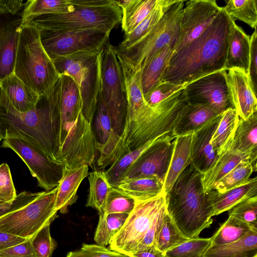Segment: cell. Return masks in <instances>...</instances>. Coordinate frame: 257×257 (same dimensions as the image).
I'll return each mask as SVG.
<instances>
[{
  "label": "cell",
  "instance_id": "obj_1",
  "mask_svg": "<svg viewBox=\"0 0 257 257\" xmlns=\"http://www.w3.org/2000/svg\"><path fill=\"white\" fill-rule=\"evenodd\" d=\"M232 21L221 7L217 16L196 39L173 53L161 79L186 85L224 69L228 35Z\"/></svg>",
  "mask_w": 257,
  "mask_h": 257
},
{
  "label": "cell",
  "instance_id": "obj_2",
  "mask_svg": "<svg viewBox=\"0 0 257 257\" xmlns=\"http://www.w3.org/2000/svg\"><path fill=\"white\" fill-rule=\"evenodd\" d=\"M59 91L53 88L37 105L24 112L18 111L0 87V132L3 140L22 137L39 148L49 158L58 162L56 136L59 124ZM59 163V162H58Z\"/></svg>",
  "mask_w": 257,
  "mask_h": 257
},
{
  "label": "cell",
  "instance_id": "obj_3",
  "mask_svg": "<svg viewBox=\"0 0 257 257\" xmlns=\"http://www.w3.org/2000/svg\"><path fill=\"white\" fill-rule=\"evenodd\" d=\"M203 174L189 165L166 194V210L181 233L199 237L213 222V208L202 184Z\"/></svg>",
  "mask_w": 257,
  "mask_h": 257
},
{
  "label": "cell",
  "instance_id": "obj_4",
  "mask_svg": "<svg viewBox=\"0 0 257 257\" xmlns=\"http://www.w3.org/2000/svg\"><path fill=\"white\" fill-rule=\"evenodd\" d=\"M13 72L40 96L47 95L60 77L42 45L40 29L30 22L21 27Z\"/></svg>",
  "mask_w": 257,
  "mask_h": 257
},
{
  "label": "cell",
  "instance_id": "obj_5",
  "mask_svg": "<svg viewBox=\"0 0 257 257\" xmlns=\"http://www.w3.org/2000/svg\"><path fill=\"white\" fill-rule=\"evenodd\" d=\"M187 103L183 89L153 107L148 105L126 121V148L132 151L159 138L172 136L174 126Z\"/></svg>",
  "mask_w": 257,
  "mask_h": 257
},
{
  "label": "cell",
  "instance_id": "obj_6",
  "mask_svg": "<svg viewBox=\"0 0 257 257\" xmlns=\"http://www.w3.org/2000/svg\"><path fill=\"white\" fill-rule=\"evenodd\" d=\"M102 49L79 52L53 61L59 75H69L76 82L81 97L82 113L90 124L101 89Z\"/></svg>",
  "mask_w": 257,
  "mask_h": 257
},
{
  "label": "cell",
  "instance_id": "obj_7",
  "mask_svg": "<svg viewBox=\"0 0 257 257\" xmlns=\"http://www.w3.org/2000/svg\"><path fill=\"white\" fill-rule=\"evenodd\" d=\"M184 2L177 1L159 22L133 45L123 50L115 49L117 58L130 67H141L153 54L166 46L170 45L174 49L179 39L180 21Z\"/></svg>",
  "mask_w": 257,
  "mask_h": 257
},
{
  "label": "cell",
  "instance_id": "obj_8",
  "mask_svg": "<svg viewBox=\"0 0 257 257\" xmlns=\"http://www.w3.org/2000/svg\"><path fill=\"white\" fill-rule=\"evenodd\" d=\"M72 12L46 15L33 19L30 23L39 29L52 30L98 29L111 30L121 20V11L114 3L99 7L74 6Z\"/></svg>",
  "mask_w": 257,
  "mask_h": 257
},
{
  "label": "cell",
  "instance_id": "obj_9",
  "mask_svg": "<svg viewBox=\"0 0 257 257\" xmlns=\"http://www.w3.org/2000/svg\"><path fill=\"white\" fill-rule=\"evenodd\" d=\"M100 95L115 127L124 133L127 104L123 75L115 47L109 43L101 52Z\"/></svg>",
  "mask_w": 257,
  "mask_h": 257
},
{
  "label": "cell",
  "instance_id": "obj_10",
  "mask_svg": "<svg viewBox=\"0 0 257 257\" xmlns=\"http://www.w3.org/2000/svg\"><path fill=\"white\" fill-rule=\"evenodd\" d=\"M166 210V194L163 192L149 199L136 200L134 209L111 240L109 248L130 256L136 252L148 230Z\"/></svg>",
  "mask_w": 257,
  "mask_h": 257
},
{
  "label": "cell",
  "instance_id": "obj_11",
  "mask_svg": "<svg viewBox=\"0 0 257 257\" xmlns=\"http://www.w3.org/2000/svg\"><path fill=\"white\" fill-rule=\"evenodd\" d=\"M57 186L24 207L0 218V231L27 239L32 238L56 217L55 204Z\"/></svg>",
  "mask_w": 257,
  "mask_h": 257
},
{
  "label": "cell",
  "instance_id": "obj_12",
  "mask_svg": "<svg viewBox=\"0 0 257 257\" xmlns=\"http://www.w3.org/2000/svg\"><path fill=\"white\" fill-rule=\"evenodd\" d=\"M40 29L41 43L52 61L79 52L100 50L108 43L110 33L98 29Z\"/></svg>",
  "mask_w": 257,
  "mask_h": 257
},
{
  "label": "cell",
  "instance_id": "obj_13",
  "mask_svg": "<svg viewBox=\"0 0 257 257\" xmlns=\"http://www.w3.org/2000/svg\"><path fill=\"white\" fill-rule=\"evenodd\" d=\"M2 146L14 151L24 161L38 185L45 191L58 186L62 178L64 166L49 158L39 148L20 137L3 139Z\"/></svg>",
  "mask_w": 257,
  "mask_h": 257
},
{
  "label": "cell",
  "instance_id": "obj_14",
  "mask_svg": "<svg viewBox=\"0 0 257 257\" xmlns=\"http://www.w3.org/2000/svg\"><path fill=\"white\" fill-rule=\"evenodd\" d=\"M226 74L223 69L188 83L184 89L188 102L207 105L219 113L231 107Z\"/></svg>",
  "mask_w": 257,
  "mask_h": 257
},
{
  "label": "cell",
  "instance_id": "obj_15",
  "mask_svg": "<svg viewBox=\"0 0 257 257\" xmlns=\"http://www.w3.org/2000/svg\"><path fill=\"white\" fill-rule=\"evenodd\" d=\"M221 8L215 0L187 1L182 12L179 39L173 54L197 38L212 22Z\"/></svg>",
  "mask_w": 257,
  "mask_h": 257
},
{
  "label": "cell",
  "instance_id": "obj_16",
  "mask_svg": "<svg viewBox=\"0 0 257 257\" xmlns=\"http://www.w3.org/2000/svg\"><path fill=\"white\" fill-rule=\"evenodd\" d=\"M174 139L169 135L157 140L133 163L123 180L154 177L164 184L173 153Z\"/></svg>",
  "mask_w": 257,
  "mask_h": 257
},
{
  "label": "cell",
  "instance_id": "obj_17",
  "mask_svg": "<svg viewBox=\"0 0 257 257\" xmlns=\"http://www.w3.org/2000/svg\"><path fill=\"white\" fill-rule=\"evenodd\" d=\"M227 71L226 81L231 107L239 118L246 120L257 112L256 94L248 74L237 68Z\"/></svg>",
  "mask_w": 257,
  "mask_h": 257
},
{
  "label": "cell",
  "instance_id": "obj_18",
  "mask_svg": "<svg viewBox=\"0 0 257 257\" xmlns=\"http://www.w3.org/2000/svg\"><path fill=\"white\" fill-rule=\"evenodd\" d=\"M22 25V13L0 15V81L14 71Z\"/></svg>",
  "mask_w": 257,
  "mask_h": 257
},
{
  "label": "cell",
  "instance_id": "obj_19",
  "mask_svg": "<svg viewBox=\"0 0 257 257\" xmlns=\"http://www.w3.org/2000/svg\"><path fill=\"white\" fill-rule=\"evenodd\" d=\"M221 114L192 134L190 165L203 175L208 170L217 156L210 140L219 123Z\"/></svg>",
  "mask_w": 257,
  "mask_h": 257
},
{
  "label": "cell",
  "instance_id": "obj_20",
  "mask_svg": "<svg viewBox=\"0 0 257 257\" xmlns=\"http://www.w3.org/2000/svg\"><path fill=\"white\" fill-rule=\"evenodd\" d=\"M231 146L222 149L210 168L203 175L202 181L205 192L213 190L216 184L240 163H256L257 156L235 152L231 149Z\"/></svg>",
  "mask_w": 257,
  "mask_h": 257
},
{
  "label": "cell",
  "instance_id": "obj_21",
  "mask_svg": "<svg viewBox=\"0 0 257 257\" xmlns=\"http://www.w3.org/2000/svg\"><path fill=\"white\" fill-rule=\"evenodd\" d=\"M250 36L232 21L228 35L224 70L237 68L248 74Z\"/></svg>",
  "mask_w": 257,
  "mask_h": 257
},
{
  "label": "cell",
  "instance_id": "obj_22",
  "mask_svg": "<svg viewBox=\"0 0 257 257\" xmlns=\"http://www.w3.org/2000/svg\"><path fill=\"white\" fill-rule=\"evenodd\" d=\"M220 114L207 105L188 102L174 126L172 136L192 134Z\"/></svg>",
  "mask_w": 257,
  "mask_h": 257
},
{
  "label": "cell",
  "instance_id": "obj_23",
  "mask_svg": "<svg viewBox=\"0 0 257 257\" xmlns=\"http://www.w3.org/2000/svg\"><path fill=\"white\" fill-rule=\"evenodd\" d=\"M214 216L228 211L240 202L257 195V178L249 179L237 187L220 193L212 190L206 192Z\"/></svg>",
  "mask_w": 257,
  "mask_h": 257
},
{
  "label": "cell",
  "instance_id": "obj_24",
  "mask_svg": "<svg viewBox=\"0 0 257 257\" xmlns=\"http://www.w3.org/2000/svg\"><path fill=\"white\" fill-rule=\"evenodd\" d=\"M88 166L82 165L71 169L65 168L63 175L58 185L55 209L66 213L69 206L77 198V192L80 184L88 175Z\"/></svg>",
  "mask_w": 257,
  "mask_h": 257
},
{
  "label": "cell",
  "instance_id": "obj_25",
  "mask_svg": "<svg viewBox=\"0 0 257 257\" xmlns=\"http://www.w3.org/2000/svg\"><path fill=\"white\" fill-rule=\"evenodd\" d=\"M0 87L5 92L13 106L22 112L33 108L42 97L25 84L14 72L0 81Z\"/></svg>",
  "mask_w": 257,
  "mask_h": 257
},
{
  "label": "cell",
  "instance_id": "obj_26",
  "mask_svg": "<svg viewBox=\"0 0 257 257\" xmlns=\"http://www.w3.org/2000/svg\"><path fill=\"white\" fill-rule=\"evenodd\" d=\"M173 47L167 45L156 52L141 66V78L144 96L160 81L173 54Z\"/></svg>",
  "mask_w": 257,
  "mask_h": 257
},
{
  "label": "cell",
  "instance_id": "obj_27",
  "mask_svg": "<svg viewBox=\"0 0 257 257\" xmlns=\"http://www.w3.org/2000/svg\"><path fill=\"white\" fill-rule=\"evenodd\" d=\"M192 134L178 136L174 140L173 153L163 187V192L165 194L169 191L178 177L191 164Z\"/></svg>",
  "mask_w": 257,
  "mask_h": 257
},
{
  "label": "cell",
  "instance_id": "obj_28",
  "mask_svg": "<svg viewBox=\"0 0 257 257\" xmlns=\"http://www.w3.org/2000/svg\"><path fill=\"white\" fill-rule=\"evenodd\" d=\"M257 256V229L235 241L209 246L202 257H255Z\"/></svg>",
  "mask_w": 257,
  "mask_h": 257
},
{
  "label": "cell",
  "instance_id": "obj_29",
  "mask_svg": "<svg viewBox=\"0 0 257 257\" xmlns=\"http://www.w3.org/2000/svg\"><path fill=\"white\" fill-rule=\"evenodd\" d=\"M159 0H113L121 11V28L131 33L153 11Z\"/></svg>",
  "mask_w": 257,
  "mask_h": 257
},
{
  "label": "cell",
  "instance_id": "obj_30",
  "mask_svg": "<svg viewBox=\"0 0 257 257\" xmlns=\"http://www.w3.org/2000/svg\"><path fill=\"white\" fill-rule=\"evenodd\" d=\"M122 69L127 98V117L148 105L142 90L140 66L131 67L118 58Z\"/></svg>",
  "mask_w": 257,
  "mask_h": 257
},
{
  "label": "cell",
  "instance_id": "obj_31",
  "mask_svg": "<svg viewBox=\"0 0 257 257\" xmlns=\"http://www.w3.org/2000/svg\"><path fill=\"white\" fill-rule=\"evenodd\" d=\"M59 81L60 118L79 115L82 113V100L76 82L67 74H60Z\"/></svg>",
  "mask_w": 257,
  "mask_h": 257
},
{
  "label": "cell",
  "instance_id": "obj_32",
  "mask_svg": "<svg viewBox=\"0 0 257 257\" xmlns=\"http://www.w3.org/2000/svg\"><path fill=\"white\" fill-rule=\"evenodd\" d=\"M231 149L237 152L257 156V112L248 118H239Z\"/></svg>",
  "mask_w": 257,
  "mask_h": 257
},
{
  "label": "cell",
  "instance_id": "obj_33",
  "mask_svg": "<svg viewBox=\"0 0 257 257\" xmlns=\"http://www.w3.org/2000/svg\"><path fill=\"white\" fill-rule=\"evenodd\" d=\"M177 1L159 0L151 13L130 34L124 35L116 50L126 49L145 36L161 20L164 14Z\"/></svg>",
  "mask_w": 257,
  "mask_h": 257
},
{
  "label": "cell",
  "instance_id": "obj_34",
  "mask_svg": "<svg viewBox=\"0 0 257 257\" xmlns=\"http://www.w3.org/2000/svg\"><path fill=\"white\" fill-rule=\"evenodd\" d=\"M75 7L70 0H31L27 1L22 12L23 25L43 15L72 12Z\"/></svg>",
  "mask_w": 257,
  "mask_h": 257
},
{
  "label": "cell",
  "instance_id": "obj_35",
  "mask_svg": "<svg viewBox=\"0 0 257 257\" xmlns=\"http://www.w3.org/2000/svg\"><path fill=\"white\" fill-rule=\"evenodd\" d=\"M163 187L156 178L143 177L123 180L114 187L135 200H144L163 193Z\"/></svg>",
  "mask_w": 257,
  "mask_h": 257
},
{
  "label": "cell",
  "instance_id": "obj_36",
  "mask_svg": "<svg viewBox=\"0 0 257 257\" xmlns=\"http://www.w3.org/2000/svg\"><path fill=\"white\" fill-rule=\"evenodd\" d=\"M239 119L235 109L232 107L221 113L219 123L210 140L217 155L223 148L232 144Z\"/></svg>",
  "mask_w": 257,
  "mask_h": 257
},
{
  "label": "cell",
  "instance_id": "obj_37",
  "mask_svg": "<svg viewBox=\"0 0 257 257\" xmlns=\"http://www.w3.org/2000/svg\"><path fill=\"white\" fill-rule=\"evenodd\" d=\"M158 139L146 144L140 148L132 151L128 150L121 154L117 158L109 168L104 171L105 176L111 186L113 187L116 186L124 179L133 163Z\"/></svg>",
  "mask_w": 257,
  "mask_h": 257
},
{
  "label": "cell",
  "instance_id": "obj_38",
  "mask_svg": "<svg viewBox=\"0 0 257 257\" xmlns=\"http://www.w3.org/2000/svg\"><path fill=\"white\" fill-rule=\"evenodd\" d=\"M253 228L249 224L229 216L210 237V246L229 243L243 237Z\"/></svg>",
  "mask_w": 257,
  "mask_h": 257
},
{
  "label": "cell",
  "instance_id": "obj_39",
  "mask_svg": "<svg viewBox=\"0 0 257 257\" xmlns=\"http://www.w3.org/2000/svg\"><path fill=\"white\" fill-rule=\"evenodd\" d=\"M189 239L181 233L167 212L157 230L154 245L165 253Z\"/></svg>",
  "mask_w": 257,
  "mask_h": 257
},
{
  "label": "cell",
  "instance_id": "obj_40",
  "mask_svg": "<svg viewBox=\"0 0 257 257\" xmlns=\"http://www.w3.org/2000/svg\"><path fill=\"white\" fill-rule=\"evenodd\" d=\"M127 213L99 214L94 240L97 244L106 246L123 226L128 216Z\"/></svg>",
  "mask_w": 257,
  "mask_h": 257
},
{
  "label": "cell",
  "instance_id": "obj_41",
  "mask_svg": "<svg viewBox=\"0 0 257 257\" xmlns=\"http://www.w3.org/2000/svg\"><path fill=\"white\" fill-rule=\"evenodd\" d=\"M89 193L86 206L94 208L102 212L104 204L111 188L104 171L95 170L88 174Z\"/></svg>",
  "mask_w": 257,
  "mask_h": 257
},
{
  "label": "cell",
  "instance_id": "obj_42",
  "mask_svg": "<svg viewBox=\"0 0 257 257\" xmlns=\"http://www.w3.org/2000/svg\"><path fill=\"white\" fill-rule=\"evenodd\" d=\"M223 7L225 12L235 22L242 21L252 28L256 27L257 2L255 0H228Z\"/></svg>",
  "mask_w": 257,
  "mask_h": 257
},
{
  "label": "cell",
  "instance_id": "obj_43",
  "mask_svg": "<svg viewBox=\"0 0 257 257\" xmlns=\"http://www.w3.org/2000/svg\"><path fill=\"white\" fill-rule=\"evenodd\" d=\"M256 170V163L243 162L223 177L215 186L214 189L222 193L246 182L252 173Z\"/></svg>",
  "mask_w": 257,
  "mask_h": 257
},
{
  "label": "cell",
  "instance_id": "obj_44",
  "mask_svg": "<svg viewBox=\"0 0 257 257\" xmlns=\"http://www.w3.org/2000/svg\"><path fill=\"white\" fill-rule=\"evenodd\" d=\"M136 200L116 188L111 187L101 213H130L134 209Z\"/></svg>",
  "mask_w": 257,
  "mask_h": 257
},
{
  "label": "cell",
  "instance_id": "obj_45",
  "mask_svg": "<svg viewBox=\"0 0 257 257\" xmlns=\"http://www.w3.org/2000/svg\"><path fill=\"white\" fill-rule=\"evenodd\" d=\"M210 238L189 239L166 251V257H202L210 245Z\"/></svg>",
  "mask_w": 257,
  "mask_h": 257
},
{
  "label": "cell",
  "instance_id": "obj_46",
  "mask_svg": "<svg viewBox=\"0 0 257 257\" xmlns=\"http://www.w3.org/2000/svg\"><path fill=\"white\" fill-rule=\"evenodd\" d=\"M228 214L257 228V195L238 203L228 210Z\"/></svg>",
  "mask_w": 257,
  "mask_h": 257
},
{
  "label": "cell",
  "instance_id": "obj_47",
  "mask_svg": "<svg viewBox=\"0 0 257 257\" xmlns=\"http://www.w3.org/2000/svg\"><path fill=\"white\" fill-rule=\"evenodd\" d=\"M51 223L43 227L31 238L33 248L38 257H52L57 247L56 241L51 237L50 231Z\"/></svg>",
  "mask_w": 257,
  "mask_h": 257
},
{
  "label": "cell",
  "instance_id": "obj_48",
  "mask_svg": "<svg viewBox=\"0 0 257 257\" xmlns=\"http://www.w3.org/2000/svg\"><path fill=\"white\" fill-rule=\"evenodd\" d=\"M185 86L169 81H161L144 96V99L148 105L153 107L175 93L183 90Z\"/></svg>",
  "mask_w": 257,
  "mask_h": 257
},
{
  "label": "cell",
  "instance_id": "obj_49",
  "mask_svg": "<svg viewBox=\"0 0 257 257\" xmlns=\"http://www.w3.org/2000/svg\"><path fill=\"white\" fill-rule=\"evenodd\" d=\"M66 257H130L125 254L95 244L83 243L79 249L69 251Z\"/></svg>",
  "mask_w": 257,
  "mask_h": 257
},
{
  "label": "cell",
  "instance_id": "obj_50",
  "mask_svg": "<svg viewBox=\"0 0 257 257\" xmlns=\"http://www.w3.org/2000/svg\"><path fill=\"white\" fill-rule=\"evenodd\" d=\"M17 196L9 166L3 163L0 165V202H11Z\"/></svg>",
  "mask_w": 257,
  "mask_h": 257
},
{
  "label": "cell",
  "instance_id": "obj_51",
  "mask_svg": "<svg viewBox=\"0 0 257 257\" xmlns=\"http://www.w3.org/2000/svg\"><path fill=\"white\" fill-rule=\"evenodd\" d=\"M43 192L32 193L24 191L17 195L12 202L0 204V218L30 203L41 196Z\"/></svg>",
  "mask_w": 257,
  "mask_h": 257
},
{
  "label": "cell",
  "instance_id": "obj_52",
  "mask_svg": "<svg viewBox=\"0 0 257 257\" xmlns=\"http://www.w3.org/2000/svg\"><path fill=\"white\" fill-rule=\"evenodd\" d=\"M0 257H38L30 239L0 251Z\"/></svg>",
  "mask_w": 257,
  "mask_h": 257
},
{
  "label": "cell",
  "instance_id": "obj_53",
  "mask_svg": "<svg viewBox=\"0 0 257 257\" xmlns=\"http://www.w3.org/2000/svg\"><path fill=\"white\" fill-rule=\"evenodd\" d=\"M250 36V55L248 76L254 93L257 88V32L256 27Z\"/></svg>",
  "mask_w": 257,
  "mask_h": 257
},
{
  "label": "cell",
  "instance_id": "obj_54",
  "mask_svg": "<svg viewBox=\"0 0 257 257\" xmlns=\"http://www.w3.org/2000/svg\"><path fill=\"white\" fill-rule=\"evenodd\" d=\"M25 4L22 0H0V15L20 14Z\"/></svg>",
  "mask_w": 257,
  "mask_h": 257
},
{
  "label": "cell",
  "instance_id": "obj_55",
  "mask_svg": "<svg viewBox=\"0 0 257 257\" xmlns=\"http://www.w3.org/2000/svg\"><path fill=\"white\" fill-rule=\"evenodd\" d=\"M26 240V238L0 231V251L21 243Z\"/></svg>",
  "mask_w": 257,
  "mask_h": 257
},
{
  "label": "cell",
  "instance_id": "obj_56",
  "mask_svg": "<svg viewBox=\"0 0 257 257\" xmlns=\"http://www.w3.org/2000/svg\"><path fill=\"white\" fill-rule=\"evenodd\" d=\"M130 257H166L165 253L158 250L153 245L145 249L138 251Z\"/></svg>",
  "mask_w": 257,
  "mask_h": 257
},
{
  "label": "cell",
  "instance_id": "obj_57",
  "mask_svg": "<svg viewBox=\"0 0 257 257\" xmlns=\"http://www.w3.org/2000/svg\"><path fill=\"white\" fill-rule=\"evenodd\" d=\"M74 6L81 7H99L110 5L113 0H70Z\"/></svg>",
  "mask_w": 257,
  "mask_h": 257
},
{
  "label": "cell",
  "instance_id": "obj_58",
  "mask_svg": "<svg viewBox=\"0 0 257 257\" xmlns=\"http://www.w3.org/2000/svg\"><path fill=\"white\" fill-rule=\"evenodd\" d=\"M3 140V137H2V134L0 132V142H1V141Z\"/></svg>",
  "mask_w": 257,
  "mask_h": 257
},
{
  "label": "cell",
  "instance_id": "obj_59",
  "mask_svg": "<svg viewBox=\"0 0 257 257\" xmlns=\"http://www.w3.org/2000/svg\"><path fill=\"white\" fill-rule=\"evenodd\" d=\"M1 203H2V202H0V204H1Z\"/></svg>",
  "mask_w": 257,
  "mask_h": 257
},
{
  "label": "cell",
  "instance_id": "obj_60",
  "mask_svg": "<svg viewBox=\"0 0 257 257\" xmlns=\"http://www.w3.org/2000/svg\"><path fill=\"white\" fill-rule=\"evenodd\" d=\"M255 257H257V256H255Z\"/></svg>",
  "mask_w": 257,
  "mask_h": 257
}]
</instances>
